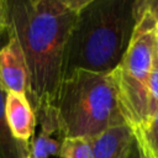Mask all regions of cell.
I'll return each mask as SVG.
<instances>
[{"label":"cell","instance_id":"cell-1","mask_svg":"<svg viewBox=\"0 0 158 158\" xmlns=\"http://www.w3.org/2000/svg\"><path fill=\"white\" fill-rule=\"evenodd\" d=\"M78 14L68 0L9 1V25L23 52L33 112L56 106L63 80L67 41Z\"/></svg>","mask_w":158,"mask_h":158},{"label":"cell","instance_id":"cell-2","mask_svg":"<svg viewBox=\"0 0 158 158\" xmlns=\"http://www.w3.org/2000/svg\"><path fill=\"white\" fill-rule=\"evenodd\" d=\"M135 0H90L67 41L63 78L74 70L111 73L122 60L136 26Z\"/></svg>","mask_w":158,"mask_h":158},{"label":"cell","instance_id":"cell-3","mask_svg":"<svg viewBox=\"0 0 158 158\" xmlns=\"http://www.w3.org/2000/svg\"><path fill=\"white\" fill-rule=\"evenodd\" d=\"M56 107L65 137L93 139L107 128L126 123L111 73L72 72L62 80Z\"/></svg>","mask_w":158,"mask_h":158},{"label":"cell","instance_id":"cell-4","mask_svg":"<svg viewBox=\"0 0 158 158\" xmlns=\"http://www.w3.org/2000/svg\"><path fill=\"white\" fill-rule=\"evenodd\" d=\"M136 26L130 46L111 72L117 101L125 122L136 131L148 125V79L156 57V22L147 12L144 0H135Z\"/></svg>","mask_w":158,"mask_h":158},{"label":"cell","instance_id":"cell-5","mask_svg":"<svg viewBox=\"0 0 158 158\" xmlns=\"http://www.w3.org/2000/svg\"><path fill=\"white\" fill-rule=\"evenodd\" d=\"M0 85L6 93L28 95L27 63L15 35L7 30V40L0 49Z\"/></svg>","mask_w":158,"mask_h":158},{"label":"cell","instance_id":"cell-6","mask_svg":"<svg viewBox=\"0 0 158 158\" xmlns=\"http://www.w3.org/2000/svg\"><path fill=\"white\" fill-rule=\"evenodd\" d=\"M40 131L30 142L31 158H49L59 154L65 138L56 106H44L35 111Z\"/></svg>","mask_w":158,"mask_h":158},{"label":"cell","instance_id":"cell-7","mask_svg":"<svg viewBox=\"0 0 158 158\" xmlns=\"http://www.w3.org/2000/svg\"><path fill=\"white\" fill-rule=\"evenodd\" d=\"M5 117L11 136L20 143L28 146L36 135L37 120L26 95L6 93Z\"/></svg>","mask_w":158,"mask_h":158},{"label":"cell","instance_id":"cell-8","mask_svg":"<svg viewBox=\"0 0 158 158\" xmlns=\"http://www.w3.org/2000/svg\"><path fill=\"white\" fill-rule=\"evenodd\" d=\"M133 141V130L127 123L107 128L91 139L94 158H122Z\"/></svg>","mask_w":158,"mask_h":158},{"label":"cell","instance_id":"cell-9","mask_svg":"<svg viewBox=\"0 0 158 158\" xmlns=\"http://www.w3.org/2000/svg\"><path fill=\"white\" fill-rule=\"evenodd\" d=\"M6 91L0 85V158H25L30 147L17 142L9 130L5 117Z\"/></svg>","mask_w":158,"mask_h":158},{"label":"cell","instance_id":"cell-10","mask_svg":"<svg viewBox=\"0 0 158 158\" xmlns=\"http://www.w3.org/2000/svg\"><path fill=\"white\" fill-rule=\"evenodd\" d=\"M58 158H94L91 139L83 137H65Z\"/></svg>","mask_w":158,"mask_h":158},{"label":"cell","instance_id":"cell-11","mask_svg":"<svg viewBox=\"0 0 158 158\" xmlns=\"http://www.w3.org/2000/svg\"><path fill=\"white\" fill-rule=\"evenodd\" d=\"M135 136L141 139L151 158H158V110L142 131H136Z\"/></svg>","mask_w":158,"mask_h":158},{"label":"cell","instance_id":"cell-12","mask_svg":"<svg viewBox=\"0 0 158 158\" xmlns=\"http://www.w3.org/2000/svg\"><path fill=\"white\" fill-rule=\"evenodd\" d=\"M157 110H158V60L154 57V64L148 79V123L157 112Z\"/></svg>","mask_w":158,"mask_h":158},{"label":"cell","instance_id":"cell-13","mask_svg":"<svg viewBox=\"0 0 158 158\" xmlns=\"http://www.w3.org/2000/svg\"><path fill=\"white\" fill-rule=\"evenodd\" d=\"M7 25H9V1L0 0V37H2L5 32H7Z\"/></svg>","mask_w":158,"mask_h":158},{"label":"cell","instance_id":"cell-14","mask_svg":"<svg viewBox=\"0 0 158 158\" xmlns=\"http://www.w3.org/2000/svg\"><path fill=\"white\" fill-rule=\"evenodd\" d=\"M144 6L147 12L152 16L153 21L158 26V0H144Z\"/></svg>","mask_w":158,"mask_h":158},{"label":"cell","instance_id":"cell-15","mask_svg":"<svg viewBox=\"0 0 158 158\" xmlns=\"http://www.w3.org/2000/svg\"><path fill=\"white\" fill-rule=\"evenodd\" d=\"M135 139H136V146H137V152H138V158H151L149 157V153L147 152L146 147L143 146V143L141 142V139L138 137L135 136Z\"/></svg>","mask_w":158,"mask_h":158},{"label":"cell","instance_id":"cell-16","mask_svg":"<svg viewBox=\"0 0 158 158\" xmlns=\"http://www.w3.org/2000/svg\"><path fill=\"white\" fill-rule=\"evenodd\" d=\"M127 158H138V152H137V146H136V139L133 141L130 151H128V154H127Z\"/></svg>","mask_w":158,"mask_h":158},{"label":"cell","instance_id":"cell-17","mask_svg":"<svg viewBox=\"0 0 158 158\" xmlns=\"http://www.w3.org/2000/svg\"><path fill=\"white\" fill-rule=\"evenodd\" d=\"M154 37H156V59L158 60V26L156 27V32H154Z\"/></svg>","mask_w":158,"mask_h":158},{"label":"cell","instance_id":"cell-18","mask_svg":"<svg viewBox=\"0 0 158 158\" xmlns=\"http://www.w3.org/2000/svg\"><path fill=\"white\" fill-rule=\"evenodd\" d=\"M5 42H6V41H4V38H2V37H0V49L2 48V46L5 44Z\"/></svg>","mask_w":158,"mask_h":158},{"label":"cell","instance_id":"cell-19","mask_svg":"<svg viewBox=\"0 0 158 158\" xmlns=\"http://www.w3.org/2000/svg\"><path fill=\"white\" fill-rule=\"evenodd\" d=\"M128 151H130V149H128ZM127 154H128V152H127V153H126V154H125V156H123L122 158H127Z\"/></svg>","mask_w":158,"mask_h":158},{"label":"cell","instance_id":"cell-20","mask_svg":"<svg viewBox=\"0 0 158 158\" xmlns=\"http://www.w3.org/2000/svg\"><path fill=\"white\" fill-rule=\"evenodd\" d=\"M25 158H31V156H30V154H27V156H26Z\"/></svg>","mask_w":158,"mask_h":158}]
</instances>
